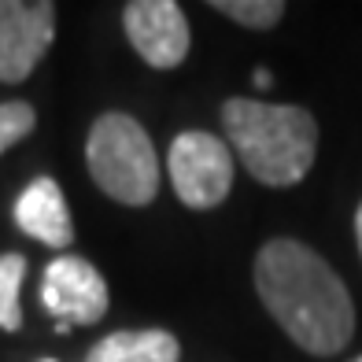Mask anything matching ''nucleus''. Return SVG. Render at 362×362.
Segmentation results:
<instances>
[{
    "label": "nucleus",
    "mask_w": 362,
    "mask_h": 362,
    "mask_svg": "<svg viewBox=\"0 0 362 362\" xmlns=\"http://www.w3.org/2000/svg\"><path fill=\"white\" fill-rule=\"evenodd\" d=\"M255 292L307 355H340L355 337V303L340 274L303 240L274 237L255 255Z\"/></svg>",
    "instance_id": "nucleus-1"
},
{
    "label": "nucleus",
    "mask_w": 362,
    "mask_h": 362,
    "mask_svg": "<svg viewBox=\"0 0 362 362\" xmlns=\"http://www.w3.org/2000/svg\"><path fill=\"white\" fill-rule=\"evenodd\" d=\"M222 129L244 170L267 189L300 185L315 167L318 122L307 107L233 96L222 104Z\"/></svg>",
    "instance_id": "nucleus-2"
},
{
    "label": "nucleus",
    "mask_w": 362,
    "mask_h": 362,
    "mask_svg": "<svg viewBox=\"0 0 362 362\" xmlns=\"http://www.w3.org/2000/svg\"><path fill=\"white\" fill-rule=\"evenodd\" d=\"M86 167L104 196L126 207H148L159 196V156L144 126L126 111H107L93 122Z\"/></svg>",
    "instance_id": "nucleus-3"
},
{
    "label": "nucleus",
    "mask_w": 362,
    "mask_h": 362,
    "mask_svg": "<svg viewBox=\"0 0 362 362\" xmlns=\"http://www.w3.org/2000/svg\"><path fill=\"white\" fill-rule=\"evenodd\" d=\"M167 167L177 200L192 211L218 207L233 189V152L222 137L207 134V129L177 134L170 144Z\"/></svg>",
    "instance_id": "nucleus-4"
},
{
    "label": "nucleus",
    "mask_w": 362,
    "mask_h": 362,
    "mask_svg": "<svg viewBox=\"0 0 362 362\" xmlns=\"http://www.w3.org/2000/svg\"><path fill=\"white\" fill-rule=\"evenodd\" d=\"M56 41V4L0 0V81H26Z\"/></svg>",
    "instance_id": "nucleus-5"
},
{
    "label": "nucleus",
    "mask_w": 362,
    "mask_h": 362,
    "mask_svg": "<svg viewBox=\"0 0 362 362\" xmlns=\"http://www.w3.org/2000/svg\"><path fill=\"white\" fill-rule=\"evenodd\" d=\"M122 26L134 52L156 71H174L189 56V19L174 0H129L122 8Z\"/></svg>",
    "instance_id": "nucleus-6"
},
{
    "label": "nucleus",
    "mask_w": 362,
    "mask_h": 362,
    "mask_svg": "<svg viewBox=\"0 0 362 362\" xmlns=\"http://www.w3.org/2000/svg\"><path fill=\"white\" fill-rule=\"evenodd\" d=\"M45 310L63 325H93L107 315V285L100 270L81 255H56L41 281Z\"/></svg>",
    "instance_id": "nucleus-7"
},
{
    "label": "nucleus",
    "mask_w": 362,
    "mask_h": 362,
    "mask_svg": "<svg viewBox=\"0 0 362 362\" xmlns=\"http://www.w3.org/2000/svg\"><path fill=\"white\" fill-rule=\"evenodd\" d=\"M15 226L26 237H34L37 244H45V248H56V252L71 248L74 222H71L67 196H63L56 177L41 174L19 192V200H15Z\"/></svg>",
    "instance_id": "nucleus-8"
},
{
    "label": "nucleus",
    "mask_w": 362,
    "mask_h": 362,
    "mask_svg": "<svg viewBox=\"0 0 362 362\" xmlns=\"http://www.w3.org/2000/svg\"><path fill=\"white\" fill-rule=\"evenodd\" d=\"M86 362H181V344L167 329H119L96 340Z\"/></svg>",
    "instance_id": "nucleus-9"
},
{
    "label": "nucleus",
    "mask_w": 362,
    "mask_h": 362,
    "mask_svg": "<svg viewBox=\"0 0 362 362\" xmlns=\"http://www.w3.org/2000/svg\"><path fill=\"white\" fill-rule=\"evenodd\" d=\"M26 281V259L19 252H4L0 255V329L15 333L23 325V310H19V288Z\"/></svg>",
    "instance_id": "nucleus-10"
},
{
    "label": "nucleus",
    "mask_w": 362,
    "mask_h": 362,
    "mask_svg": "<svg viewBox=\"0 0 362 362\" xmlns=\"http://www.w3.org/2000/svg\"><path fill=\"white\" fill-rule=\"evenodd\" d=\"M211 8L218 15H226V19H233L237 26H248V30H270L285 15L281 0H215Z\"/></svg>",
    "instance_id": "nucleus-11"
},
{
    "label": "nucleus",
    "mask_w": 362,
    "mask_h": 362,
    "mask_svg": "<svg viewBox=\"0 0 362 362\" xmlns=\"http://www.w3.org/2000/svg\"><path fill=\"white\" fill-rule=\"evenodd\" d=\"M37 126V111L26 100H4L0 104V156L15 148L19 141H26Z\"/></svg>",
    "instance_id": "nucleus-12"
},
{
    "label": "nucleus",
    "mask_w": 362,
    "mask_h": 362,
    "mask_svg": "<svg viewBox=\"0 0 362 362\" xmlns=\"http://www.w3.org/2000/svg\"><path fill=\"white\" fill-rule=\"evenodd\" d=\"M355 240H358V252H362V204L355 211Z\"/></svg>",
    "instance_id": "nucleus-13"
},
{
    "label": "nucleus",
    "mask_w": 362,
    "mask_h": 362,
    "mask_svg": "<svg viewBox=\"0 0 362 362\" xmlns=\"http://www.w3.org/2000/svg\"><path fill=\"white\" fill-rule=\"evenodd\" d=\"M270 81H274L270 71H255V86H259V89H270Z\"/></svg>",
    "instance_id": "nucleus-14"
},
{
    "label": "nucleus",
    "mask_w": 362,
    "mask_h": 362,
    "mask_svg": "<svg viewBox=\"0 0 362 362\" xmlns=\"http://www.w3.org/2000/svg\"><path fill=\"white\" fill-rule=\"evenodd\" d=\"M351 362H362V355H358V358H351Z\"/></svg>",
    "instance_id": "nucleus-15"
},
{
    "label": "nucleus",
    "mask_w": 362,
    "mask_h": 362,
    "mask_svg": "<svg viewBox=\"0 0 362 362\" xmlns=\"http://www.w3.org/2000/svg\"><path fill=\"white\" fill-rule=\"evenodd\" d=\"M45 362H56V358H45Z\"/></svg>",
    "instance_id": "nucleus-16"
}]
</instances>
